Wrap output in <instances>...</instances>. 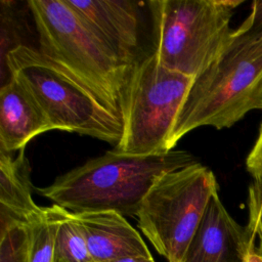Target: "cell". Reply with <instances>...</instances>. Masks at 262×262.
Wrapping results in <instances>:
<instances>
[{"label": "cell", "mask_w": 262, "mask_h": 262, "mask_svg": "<svg viewBox=\"0 0 262 262\" xmlns=\"http://www.w3.org/2000/svg\"><path fill=\"white\" fill-rule=\"evenodd\" d=\"M246 262H262V256L255 248V245L250 249L246 258Z\"/></svg>", "instance_id": "cell-19"}, {"label": "cell", "mask_w": 262, "mask_h": 262, "mask_svg": "<svg viewBox=\"0 0 262 262\" xmlns=\"http://www.w3.org/2000/svg\"><path fill=\"white\" fill-rule=\"evenodd\" d=\"M255 238L230 216L217 192L207 205L183 262H246Z\"/></svg>", "instance_id": "cell-8"}, {"label": "cell", "mask_w": 262, "mask_h": 262, "mask_svg": "<svg viewBox=\"0 0 262 262\" xmlns=\"http://www.w3.org/2000/svg\"><path fill=\"white\" fill-rule=\"evenodd\" d=\"M51 130L54 127L34 97L9 77L0 89V150L19 151L31 139Z\"/></svg>", "instance_id": "cell-10"}, {"label": "cell", "mask_w": 262, "mask_h": 262, "mask_svg": "<svg viewBox=\"0 0 262 262\" xmlns=\"http://www.w3.org/2000/svg\"><path fill=\"white\" fill-rule=\"evenodd\" d=\"M40 52L93 91L115 114L121 106L130 71L66 0H31Z\"/></svg>", "instance_id": "cell-3"}, {"label": "cell", "mask_w": 262, "mask_h": 262, "mask_svg": "<svg viewBox=\"0 0 262 262\" xmlns=\"http://www.w3.org/2000/svg\"><path fill=\"white\" fill-rule=\"evenodd\" d=\"M60 207H45L44 213L26 224L27 246L25 262H54V243Z\"/></svg>", "instance_id": "cell-13"}, {"label": "cell", "mask_w": 262, "mask_h": 262, "mask_svg": "<svg viewBox=\"0 0 262 262\" xmlns=\"http://www.w3.org/2000/svg\"><path fill=\"white\" fill-rule=\"evenodd\" d=\"M255 110L262 111V20L249 14L221 54L194 78L167 148L199 127L229 128Z\"/></svg>", "instance_id": "cell-1"}, {"label": "cell", "mask_w": 262, "mask_h": 262, "mask_svg": "<svg viewBox=\"0 0 262 262\" xmlns=\"http://www.w3.org/2000/svg\"><path fill=\"white\" fill-rule=\"evenodd\" d=\"M129 68L139 55V3L118 0H66Z\"/></svg>", "instance_id": "cell-9"}, {"label": "cell", "mask_w": 262, "mask_h": 262, "mask_svg": "<svg viewBox=\"0 0 262 262\" xmlns=\"http://www.w3.org/2000/svg\"><path fill=\"white\" fill-rule=\"evenodd\" d=\"M194 78L171 71L149 52L130 71L121 106L123 132L115 150L151 155L167 148Z\"/></svg>", "instance_id": "cell-6"}, {"label": "cell", "mask_w": 262, "mask_h": 262, "mask_svg": "<svg viewBox=\"0 0 262 262\" xmlns=\"http://www.w3.org/2000/svg\"><path fill=\"white\" fill-rule=\"evenodd\" d=\"M94 262L151 256L139 232L116 212L74 214Z\"/></svg>", "instance_id": "cell-11"}, {"label": "cell", "mask_w": 262, "mask_h": 262, "mask_svg": "<svg viewBox=\"0 0 262 262\" xmlns=\"http://www.w3.org/2000/svg\"><path fill=\"white\" fill-rule=\"evenodd\" d=\"M260 241V243H259V247H258V252L260 253V255L262 256V239H259Z\"/></svg>", "instance_id": "cell-20"}, {"label": "cell", "mask_w": 262, "mask_h": 262, "mask_svg": "<svg viewBox=\"0 0 262 262\" xmlns=\"http://www.w3.org/2000/svg\"><path fill=\"white\" fill-rule=\"evenodd\" d=\"M246 168L253 179H262V124L258 137L246 159Z\"/></svg>", "instance_id": "cell-17"}, {"label": "cell", "mask_w": 262, "mask_h": 262, "mask_svg": "<svg viewBox=\"0 0 262 262\" xmlns=\"http://www.w3.org/2000/svg\"><path fill=\"white\" fill-rule=\"evenodd\" d=\"M244 0H151L154 54L163 67L195 78L229 43Z\"/></svg>", "instance_id": "cell-5"}, {"label": "cell", "mask_w": 262, "mask_h": 262, "mask_svg": "<svg viewBox=\"0 0 262 262\" xmlns=\"http://www.w3.org/2000/svg\"><path fill=\"white\" fill-rule=\"evenodd\" d=\"M10 77L34 97L54 130L90 136L116 146L122 118L93 91L40 50L16 45L5 56Z\"/></svg>", "instance_id": "cell-4"}, {"label": "cell", "mask_w": 262, "mask_h": 262, "mask_svg": "<svg viewBox=\"0 0 262 262\" xmlns=\"http://www.w3.org/2000/svg\"><path fill=\"white\" fill-rule=\"evenodd\" d=\"M108 262H156L152 258V256L144 257V256H138V257H128V258H123L119 260H114V261H108Z\"/></svg>", "instance_id": "cell-18"}, {"label": "cell", "mask_w": 262, "mask_h": 262, "mask_svg": "<svg viewBox=\"0 0 262 262\" xmlns=\"http://www.w3.org/2000/svg\"><path fill=\"white\" fill-rule=\"evenodd\" d=\"M54 262H94L74 214L61 207L54 243Z\"/></svg>", "instance_id": "cell-14"}, {"label": "cell", "mask_w": 262, "mask_h": 262, "mask_svg": "<svg viewBox=\"0 0 262 262\" xmlns=\"http://www.w3.org/2000/svg\"><path fill=\"white\" fill-rule=\"evenodd\" d=\"M218 183L211 169L194 163L161 176L136 216L138 227L168 262H183Z\"/></svg>", "instance_id": "cell-7"}, {"label": "cell", "mask_w": 262, "mask_h": 262, "mask_svg": "<svg viewBox=\"0 0 262 262\" xmlns=\"http://www.w3.org/2000/svg\"><path fill=\"white\" fill-rule=\"evenodd\" d=\"M249 222L247 228L262 239V179H253L248 189Z\"/></svg>", "instance_id": "cell-16"}, {"label": "cell", "mask_w": 262, "mask_h": 262, "mask_svg": "<svg viewBox=\"0 0 262 262\" xmlns=\"http://www.w3.org/2000/svg\"><path fill=\"white\" fill-rule=\"evenodd\" d=\"M32 196L30 168L25 149L17 157L0 150V226L26 224L44 213Z\"/></svg>", "instance_id": "cell-12"}, {"label": "cell", "mask_w": 262, "mask_h": 262, "mask_svg": "<svg viewBox=\"0 0 262 262\" xmlns=\"http://www.w3.org/2000/svg\"><path fill=\"white\" fill-rule=\"evenodd\" d=\"M198 163L183 149L131 155L115 149L58 176L38 193L73 214L116 212L137 216L141 204L164 174Z\"/></svg>", "instance_id": "cell-2"}, {"label": "cell", "mask_w": 262, "mask_h": 262, "mask_svg": "<svg viewBox=\"0 0 262 262\" xmlns=\"http://www.w3.org/2000/svg\"><path fill=\"white\" fill-rule=\"evenodd\" d=\"M26 224L0 226V262H25Z\"/></svg>", "instance_id": "cell-15"}]
</instances>
